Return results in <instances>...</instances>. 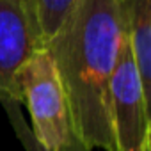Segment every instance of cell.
I'll return each instance as SVG.
<instances>
[{"instance_id":"obj_6","label":"cell","mask_w":151,"mask_h":151,"mask_svg":"<svg viewBox=\"0 0 151 151\" xmlns=\"http://www.w3.org/2000/svg\"><path fill=\"white\" fill-rule=\"evenodd\" d=\"M75 0H27L43 45L59 30Z\"/></svg>"},{"instance_id":"obj_1","label":"cell","mask_w":151,"mask_h":151,"mask_svg":"<svg viewBox=\"0 0 151 151\" xmlns=\"http://www.w3.org/2000/svg\"><path fill=\"white\" fill-rule=\"evenodd\" d=\"M123 37L119 0H75L48 39L78 140L93 151H117L110 121V78Z\"/></svg>"},{"instance_id":"obj_3","label":"cell","mask_w":151,"mask_h":151,"mask_svg":"<svg viewBox=\"0 0 151 151\" xmlns=\"http://www.w3.org/2000/svg\"><path fill=\"white\" fill-rule=\"evenodd\" d=\"M109 94L116 149L151 151V100L144 93L124 29L112 71Z\"/></svg>"},{"instance_id":"obj_5","label":"cell","mask_w":151,"mask_h":151,"mask_svg":"<svg viewBox=\"0 0 151 151\" xmlns=\"http://www.w3.org/2000/svg\"><path fill=\"white\" fill-rule=\"evenodd\" d=\"M119 7L132 57L151 100V0H119Z\"/></svg>"},{"instance_id":"obj_7","label":"cell","mask_w":151,"mask_h":151,"mask_svg":"<svg viewBox=\"0 0 151 151\" xmlns=\"http://www.w3.org/2000/svg\"><path fill=\"white\" fill-rule=\"evenodd\" d=\"M20 105H22V103H18V101H4V103H2V107H4V110H6V114H7V119H9V123H11V126H13V130H14L18 140L22 142V146H23L25 151H46V149L36 140V137H34L30 126L23 121Z\"/></svg>"},{"instance_id":"obj_2","label":"cell","mask_w":151,"mask_h":151,"mask_svg":"<svg viewBox=\"0 0 151 151\" xmlns=\"http://www.w3.org/2000/svg\"><path fill=\"white\" fill-rule=\"evenodd\" d=\"M18 87L30 114V130L46 151H89L75 133L59 73L46 48H37L23 64Z\"/></svg>"},{"instance_id":"obj_4","label":"cell","mask_w":151,"mask_h":151,"mask_svg":"<svg viewBox=\"0 0 151 151\" xmlns=\"http://www.w3.org/2000/svg\"><path fill=\"white\" fill-rule=\"evenodd\" d=\"M37 48L45 45L27 0H0V103H22L18 73Z\"/></svg>"}]
</instances>
